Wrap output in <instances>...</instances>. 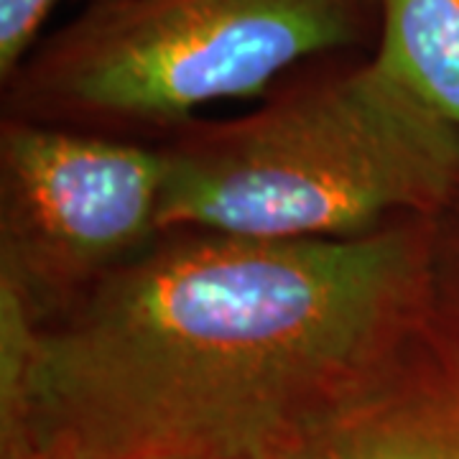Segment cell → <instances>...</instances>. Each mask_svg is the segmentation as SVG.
Segmentation results:
<instances>
[{"mask_svg":"<svg viewBox=\"0 0 459 459\" xmlns=\"http://www.w3.org/2000/svg\"><path fill=\"white\" fill-rule=\"evenodd\" d=\"M377 36L380 0H90L0 84V120L159 146L202 108Z\"/></svg>","mask_w":459,"mask_h":459,"instance_id":"obj_3","label":"cell"},{"mask_svg":"<svg viewBox=\"0 0 459 459\" xmlns=\"http://www.w3.org/2000/svg\"><path fill=\"white\" fill-rule=\"evenodd\" d=\"M59 3L62 0H0V84L47 36L44 29Z\"/></svg>","mask_w":459,"mask_h":459,"instance_id":"obj_7","label":"cell"},{"mask_svg":"<svg viewBox=\"0 0 459 459\" xmlns=\"http://www.w3.org/2000/svg\"><path fill=\"white\" fill-rule=\"evenodd\" d=\"M156 148L161 230L355 238L437 217L459 192V126L376 51L312 56L250 113L199 115Z\"/></svg>","mask_w":459,"mask_h":459,"instance_id":"obj_2","label":"cell"},{"mask_svg":"<svg viewBox=\"0 0 459 459\" xmlns=\"http://www.w3.org/2000/svg\"><path fill=\"white\" fill-rule=\"evenodd\" d=\"M431 238L164 228L41 327L0 294L3 459H296L409 322Z\"/></svg>","mask_w":459,"mask_h":459,"instance_id":"obj_1","label":"cell"},{"mask_svg":"<svg viewBox=\"0 0 459 459\" xmlns=\"http://www.w3.org/2000/svg\"><path fill=\"white\" fill-rule=\"evenodd\" d=\"M156 146L0 120V291L41 327L159 235Z\"/></svg>","mask_w":459,"mask_h":459,"instance_id":"obj_4","label":"cell"},{"mask_svg":"<svg viewBox=\"0 0 459 459\" xmlns=\"http://www.w3.org/2000/svg\"><path fill=\"white\" fill-rule=\"evenodd\" d=\"M376 56L459 126V0H380Z\"/></svg>","mask_w":459,"mask_h":459,"instance_id":"obj_6","label":"cell"},{"mask_svg":"<svg viewBox=\"0 0 459 459\" xmlns=\"http://www.w3.org/2000/svg\"><path fill=\"white\" fill-rule=\"evenodd\" d=\"M296 459H459V192L409 322Z\"/></svg>","mask_w":459,"mask_h":459,"instance_id":"obj_5","label":"cell"}]
</instances>
